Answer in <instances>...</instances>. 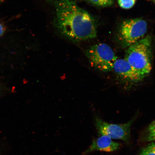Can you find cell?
<instances>
[{"label": "cell", "instance_id": "cell-1", "mask_svg": "<svg viewBox=\"0 0 155 155\" xmlns=\"http://www.w3.org/2000/svg\"><path fill=\"white\" fill-rule=\"evenodd\" d=\"M56 13L58 28L67 38L78 41L96 37L94 19L72 0H58Z\"/></svg>", "mask_w": 155, "mask_h": 155}, {"label": "cell", "instance_id": "cell-2", "mask_svg": "<svg viewBox=\"0 0 155 155\" xmlns=\"http://www.w3.org/2000/svg\"><path fill=\"white\" fill-rule=\"evenodd\" d=\"M152 39L150 36L141 39L127 48L124 59L143 78L150 72Z\"/></svg>", "mask_w": 155, "mask_h": 155}, {"label": "cell", "instance_id": "cell-3", "mask_svg": "<svg viewBox=\"0 0 155 155\" xmlns=\"http://www.w3.org/2000/svg\"><path fill=\"white\" fill-rule=\"evenodd\" d=\"M86 55L92 66L103 72L113 71L117 57L108 45H94L86 50Z\"/></svg>", "mask_w": 155, "mask_h": 155}, {"label": "cell", "instance_id": "cell-4", "mask_svg": "<svg viewBox=\"0 0 155 155\" xmlns=\"http://www.w3.org/2000/svg\"><path fill=\"white\" fill-rule=\"evenodd\" d=\"M146 21L141 18L124 21L120 28L119 39L124 48H128L141 39L147 31Z\"/></svg>", "mask_w": 155, "mask_h": 155}, {"label": "cell", "instance_id": "cell-5", "mask_svg": "<svg viewBox=\"0 0 155 155\" xmlns=\"http://www.w3.org/2000/svg\"><path fill=\"white\" fill-rule=\"evenodd\" d=\"M133 120L127 123L117 124L107 123L98 117L96 118L95 125L98 133L107 136L111 139L129 140L131 125Z\"/></svg>", "mask_w": 155, "mask_h": 155}, {"label": "cell", "instance_id": "cell-6", "mask_svg": "<svg viewBox=\"0 0 155 155\" xmlns=\"http://www.w3.org/2000/svg\"><path fill=\"white\" fill-rule=\"evenodd\" d=\"M113 70L123 82L136 83L144 79L125 59H117L114 64Z\"/></svg>", "mask_w": 155, "mask_h": 155}, {"label": "cell", "instance_id": "cell-7", "mask_svg": "<svg viewBox=\"0 0 155 155\" xmlns=\"http://www.w3.org/2000/svg\"><path fill=\"white\" fill-rule=\"evenodd\" d=\"M121 145L119 143L112 141L111 138L107 136L102 135L93 141L91 144L83 155L96 150L108 152H113L119 149Z\"/></svg>", "mask_w": 155, "mask_h": 155}, {"label": "cell", "instance_id": "cell-8", "mask_svg": "<svg viewBox=\"0 0 155 155\" xmlns=\"http://www.w3.org/2000/svg\"><path fill=\"white\" fill-rule=\"evenodd\" d=\"M92 4L98 6L107 7L113 5L114 0H87Z\"/></svg>", "mask_w": 155, "mask_h": 155}, {"label": "cell", "instance_id": "cell-9", "mask_svg": "<svg viewBox=\"0 0 155 155\" xmlns=\"http://www.w3.org/2000/svg\"><path fill=\"white\" fill-rule=\"evenodd\" d=\"M135 2L136 0H118V4L122 8L129 9L134 5Z\"/></svg>", "mask_w": 155, "mask_h": 155}, {"label": "cell", "instance_id": "cell-10", "mask_svg": "<svg viewBox=\"0 0 155 155\" xmlns=\"http://www.w3.org/2000/svg\"><path fill=\"white\" fill-rule=\"evenodd\" d=\"M141 155H155V143H152L144 149Z\"/></svg>", "mask_w": 155, "mask_h": 155}, {"label": "cell", "instance_id": "cell-11", "mask_svg": "<svg viewBox=\"0 0 155 155\" xmlns=\"http://www.w3.org/2000/svg\"><path fill=\"white\" fill-rule=\"evenodd\" d=\"M148 131L149 134L154 133L155 131V121H153L150 124L149 127Z\"/></svg>", "mask_w": 155, "mask_h": 155}, {"label": "cell", "instance_id": "cell-12", "mask_svg": "<svg viewBox=\"0 0 155 155\" xmlns=\"http://www.w3.org/2000/svg\"><path fill=\"white\" fill-rule=\"evenodd\" d=\"M149 141H155V131L150 134H149L148 137Z\"/></svg>", "mask_w": 155, "mask_h": 155}, {"label": "cell", "instance_id": "cell-13", "mask_svg": "<svg viewBox=\"0 0 155 155\" xmlns=\"http://www.w3.org/2000/svg\"><path fill=\"white\" fill-rule=\"evenodd\" d=\"M5 28L3 25L0 23V37L5 32Z\"/></svg>", "mask_w": 155, "mask_h": 155}, {"label": "cell", "instance_id": "cell-14", "mask_svg": "<svg viewBox=\"0 0 155 155\" xmlns=\"http://www.w3.org/2000/svg\"><path fill=\"white\" fill-rule=\"evenodd\" d=\"M3 0H0V3H1L2 2Z\"/></svg>", "mask_w": 155, "mask_h": 155}, {"label": "cell", "instance_id": "cell-15", "mask_svg": "<svg viewBox=\"0 0 155 155\" xmlns=\"http://www.w3.org/2000/svg\"><path fill=\"white\" fill-rule=\"evenodd\" d=\"M154 2L155 3V0H154Z\"/></svg>", "mask_w": 155, "mask_h": 155}]
</instances>
